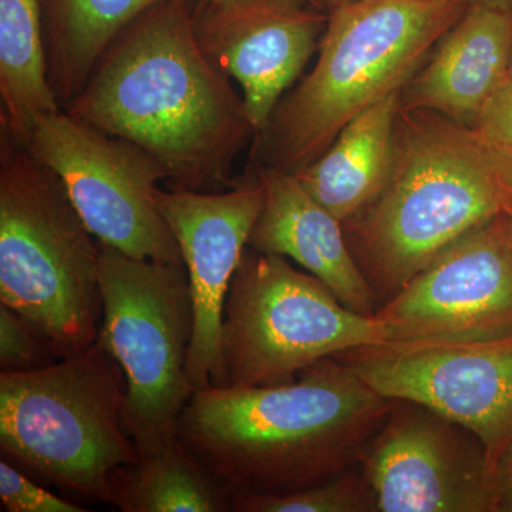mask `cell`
Returning a JSON list of instances; mask_svg holds the SVG:
<instances>
[{"label": "cell", "instance_id": "1", "mask_svg": "<svg viewBox=\"0 0 512 512\" xmlns=\"http://www.w3.org/2000/svg\"><path fill=\"white\" fill-rule=\"evenodd\" d=\"M192 8L167 0L138 16L64 110L144 148L173 187L217 192L256 133L231 77L198 45Z\"/></svg>", "mask_w": 512, "mask_h": 512}, {"label": "cell", "instance_id": "2", "mask_svg": "<svg viewBox=\"0 0 512 512\" xmlns=\"http://www.w3.org/2000/svg\"><path fill=\"white\" fill-rule=\"evenodd\" d=\"M393 406L333 356L279 386L194 390L178 439L229 495H282L360 466Z\"/></svg>", "mask_w": 512, "mask_h": 512}, {"label": "cell", "instance_id": "3", "mask_svg": "<svg viewBox=\"0 0 512 512\" xmlns=\"http://www.w3.org/2000/svg\"><path fill=\"white\" fill-rule=\"evenodd\" d=\"M400 136L386 187L343 224L380 305L458 238L495 220L512 197V163L473 128L417 114Z\"/></svg>", "mask_w": 512, "mask_h": 512}, {"label": "cell", "instance_id": "4", "mask_svg": "<svg viewBox=\"0 0 512 512\" xmlns=\"http://www.w3.org/2000/svg\"><path fill=\"white\" fill-rule=\"evenodd\" d=\"M467 8L461 0H352L330 10L316 66L261 133L269 165L296 173L318 160L357 114L400 93Z\"/></svg>", "mask_w": 512, "mask_h": 512}, {"label": "cell", "instance_id": "5", "mask_svg": "<svg viewBox=\"0 0 512 512\" xmlns=\"http://www.w3.org/2000/svg\"><path fill=\"white\" fill-rule=\"evenodd\" d=\"M0 138V303L63 359L99 336L101 244L59 175L6 131Z\"/></svg>", "mask_w": 512, "mask_h": 512}, {"label": "cell", "instance_id": "6", "mask_svg": "<svg viewBox=\"0 0 512 512\" xmlns=\"http://www.w3.org/2000/svg\"><path fill=\"white\" fill-rule=\"evenodd\" d=\"M127 379L99 342L32 372H0V448L37 477L109 503L111 478L140 458L123 427Z\"/></svg>", "mask_w": 512, "mask_h": 512}, {"label": "cell", "instance_id": "7", "mask_svg": "<svg viewBox=\"0 0 512 512\" xmlns=\"http://www.w3.org/2000/svg\"><path fill=\"white\" fill-rule=\"evenodd\" d=\"M386 342L375 315L352 311L285 256L248 245L225 298L214 387L291 383L320 360Z\"/></svg>", "mask_w": 512, "mask_h": 512}, {"label": "cell", "instance_id": "8", "mask_svg": "<svg viewBox=\"0 0 512 512\" xmlns=\"http://www.w3.org/2000/svg\"><path fill=\"white\" fill-rule=\"evenodd\" d=\"M100 286L97 342L126 373L123 427L138 453H148L178 439L194 393L187 376L195 325L188 271L101 244Z\"/></svg>", "mask_w": 512, "mask_h": 512}, {"label": "cell", "instance_id": "9", "mask_svg": "<svg viewBox=\"0 0 512 512\" xmlns=\"http://www.w3.org/2000/svg\"><path fill=\"white\" fill-rule=\"evenodd\" d=\"M25 146L59 175L100 244L130 258L184 264L157 204L167 170L144 148L62 109L37 121Z\"/></svg>", "mask_w": 512, "mask_h": 512}, {"label": "cell", "instance_id": "10", "mask_svg": "<svg viewBox=\"0 0 512 512\" xmlns=\"http://www.w3.org/2000/svg\"><path fill=\"white\" fill-rule=\"evenodd\" d=\"M387 399L423 404L484 444L495 476L512 448V332L382 343L335 356Z\"/></svg>", "mask_w": 512, "mask_h": 512}, {"label": "cell", "instance_id": "11", "mask_svg": "<svg viewBox=\"0 0 512 512\" xmlns=\"http://www.w3.org/2000/svg\"><path fill=\"white\" fill-rule=\"evenodd\" d=\"M360 470L377 512H498L484 444L423 404L394 399Z\"/></svg>", "mask_w": 512, "mask_h": 512}, {"label": "cell", "instance_id": "12", "mask_svg": "<svg viewBox=\"0 0 512 512\" xmlns=\"http://www.w3.org/2000/svg\"><path fill=\"white\" fill-rule=\"evenodd\" d=\"M375 318L392 343L512 332V249L498 217L444 249Z\"/></svg>", "mask_w": 512, "mask_h": 512}, {"label": "cell", "instance_id": "13", "mask_svg": "<svg viewBox=\"0 0 512 512\" xmlns=\"http://www.w3.org/2000/svg\"><path fill=\"white\" fill-rule=\"evenodd\" d=\"M157 204L180 245L190 278L195 325L188 380L194 390L207 389L217 380L225 298L264 210V185L255 171L232 181L228 191L160 188Z\"/></svg>", "mask_w": 512, "mask_h": 512}, {"label": "cell", "instance_id": "14", "mask_svg": "<svg viewBox=\"0 0 512 512\" xmlns=\"http://www.w3.org/2000/svg\"><path fill=\"white\" fill-rule=\"evenodd\" d=\"M302 0H197L192 28L202 52L237 80L256 134L302 73L329 15Z\"/></svg>", "mask_w": 512, "mask_h": 512}, {"label": "cell", "instance_id": "15", "mask_svg": "<svg viewBox=\"0 0 512 512\" xmlns=\"http://www.w3.org/2000/svg\"><path fill=\"white\" fill-rule=\"evenodd\" d=\"M256 174L264 185L265 204L249 247L291 258L328 286L343 305L375 315L379 298L350 252L342 222L305 190L295 174L271 165Z\"/></svg>", "mask_w": 512, "mask_h": 512}, {"label": "cell", "instance_id": "16", "mask_svg": "<svg viewBox=\"0 0 512 512\" xmlns=\"http://www.w3.org/2000/svg\"><path fill=\"white\" fill-rule=\"evenodd\" d=\"M511 63L512 10L468 6L414 79L407 107L436 111L470 127L510 77Z\"/></svg>", "mask_w": 512, "mask_h": 512}, {"label": "cell", "instance_id": "17", "mask_svg": "<svg viewBox=\"0 0 512 512\" xmlns=\"http://www.w3.org/2000/svg\"><path fill=\"white\" fill-rule=\"evenodd\" d=\"M399 109L400 93L373 104L343 127L318 160L293 173L342 224L375 200L389 181Z\"/></svg>", "mask_w": 512, "mask_h": 512}, {"label": "cell", "instance_id": "18", "mask_svg": "<svg viewBox=\"0 0 512 512\" xmlns=\"http://www.w3.org/2000/svg\"><path fill=\"white\" fill-rule=\"evenodd\" d=\"M163 2L167 0H40L49 79L60 106L82 92L121 30Z\"/></svg>", "mask_w": 512, "mask_h": 512}, {"label": "cell", "instance_id": "19", "mask_svg": "<svg viewBox=\"0 0 512 512\" xmlns=\"http://www.w3.org/2000/svg\"><path fill=\"white\" fill-rule=\"evenodd\" d=\"M0 121L25 144L37 121L60 110L49 79L40 0H0Z\"/></svg>", "mask_w": 512, "mask_h": 512}, {"label": "cell", "instance_id": "20", "mask_svg": "<svg viewBox=\"0 0 512 512\" xmlns=\"http://www.w3.org/2000/svg\"><path fill=\"white\" fill-rule=\"evenodd\" d=\"M109 504L124 512L232 511L231 495L180 439L119 468Z\"/></svg>", "mask_w": 512, "mask_h": 512}, {"label": "cell", "instance_id": "21", "mask_svg": "<svg viewBox=\"0 0 512 512\" xmlns=\"http://www.w3.org/2000/svg\"><path fill=\"white\" fill-rule=\"evenodd\" d=\"M231 508L234 512H377L375 494L360 466L288 494H232Z\"/></svg>", "mask_w": 512, "mask_h": 512}, {"label": "cell", "instance_id": "22", "mask_svg": "<svg viewBox=\"0 0 512 512\" xmlns=\"http://www.w3.org/2000/svg\"><path fill=\"white\" fill-rule=\"evenodd\" d=\"M62 359L49 340L20 313L0 303V369L32 372Z\"/></svg>", "mask_w": 512, "mask_h": 512}, {"label": "cell", "instance_id": "23", "mask_svg": "<svg viewBox=\"0 0 512 512\" xmlns=\"http://www.w3.org/2000/svg\"><path fill=\"white\" fill-rule=\"evenodd\" d=\"M0 500L8 512H84L86 508L49 493L23 476L3 458L0 463Z\"/></svg>", "mask_w": 512, "mask_h": 512}, {"label": "cell", "instance_id": "24", "mask_svg": "<svg viewBox=\"0 0 512 512\" xmlns=\"http://www.w3.org/2000/svg\"><path fill=\"white\" fill-rule=\"evenodd\" d=\"M470 127L485 146L512 163L511 77L498 87Z\"/></svg>", "mask_w": 512, "mask_h": 512}, {"label": "cell", "instance_id": "25", "mask_svg": "<svg viewBox=\"0 0 512 512\" xmlns=\"http://www.w3.org/2000/svg\"><path fill=\"white\" fill-rule=\"evenodd\" d=\"M497 503L498 512H512V448L498 473Z\"/></svg>", "mask_w": 512, "mask_h": 512}, {"label": "cell", "instance_id": "26", "mask_svg": "<svg viewBox=\"0 0 512 512\" xmlns=\"http://www.w3.org/2000/svg\"><path fill=\"white\" fill-rule=\"evenodd\" d=\"M498 220L501 222L505 237H507L508 244L512 249V197L504 205V210L498 215Z\"/></svg>", "mask_w": 512, "mask_h": 512}, {"label": "cell", "instance_id": "27", "mask_svg": "<svg viewBox=\"0 0 512 512\" xmlns=\"http://www.w3.org/2000/svg\"><path fill=\"white\" fill-rule=\"evenodd\" d=\"M464 5L488 6V8L512 10V0H461Z\"/></svg>", "mask_w": 512, "mask_h": 512}, {"label": "cell", "instance_id": "28", "mask_svg": "<svg viewBox=\"0 0 512 512\" xmlns=\"http://www.w3.org/2000/svg\"><path fill=\"white\" fill-rule=\"evenodd\" d=\"M316 5L322 10H330L339 8V6L345 5V3L352 2V0H315Z\"/></svg>", "mask_w": 512, "mask_h": 512}, {"label": "cell", "instance_id": "29", "mask_svg": "<svg viewBox=\"0 0 512 512\" xmlns=\"http://www.w3.org/2000/svg\"><path fill=\"white\" fill-rule=\"evenodd\" d=\"M302 2L311 3V5L316 6V8H319L318 5H316L315 0H302ZM320 9V8H319Z\"/></svg>", "mask_w": 512, "mask_h": 512}, {"label": "cell", "instance_id": "30", "mask_svg": "<svg viewBox=\"0 0 512 512\" xmlns=\"http://www.w3.org/2000/svg\"><path fill=\"white\" fill-rule=\"evenodd\" d=\"M510 77L512 79V63H511V69H510Z\"/></svg>", "mask_w": 512, "mask_h": 512}]
</instances>
